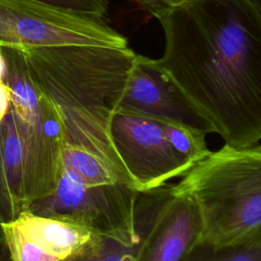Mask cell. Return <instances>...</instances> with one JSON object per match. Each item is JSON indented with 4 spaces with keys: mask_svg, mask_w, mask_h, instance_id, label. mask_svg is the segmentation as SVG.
I'll return each instance as SVG.
<instances>
[{
    "mask_svg": "<svg viewBox=\"0 0 261 261\" xmlns=\"http://www.w3.org/2000/svg\"><path fill=\"white\" fill-rule=\"evenodd\" d=\"M165 36L157 59L225 144L261 139L259 0H192L159 19Z\"/></svg>",
    "mask_w": 261,
    "mask_h": 261,
    "instance_id": "6da1fadb",
    "label": "cell"
},
{
    "mask_svg": "<svg viewBox=\"0 0 261 261\" xmlns=\"http://www.w3.org/2000/svg\"><path fill=\"white\" fill-rule=\"evenodd\" d=\"M30 76L55 107L63 132L62 169L87 186L136 191L109 136L136 53L128 47H18Z\"/></svg>",
    "mask_w": 261,
    "mask_h": 261,
    "instance_id": "7a4b0ae2",
    "label": "cell"
},
{
    "mask_svg": "<svg viewBox=\"0 0 261 261\" xmlns=\"http://www.w3.org/2000/svg\"><path fill=\"white\" fill-rule=\"evenodd\" d=\"M174 194L195 204L201 233L198 244L236 246L261 238V146L224 144L194 164Z\"/></svg>",
    "mask_w": 261,
    "mask_h": 261,
    "instance_id": "3957f363",
    "label": "cell"
},
{
    "mask_svg": "<svg viewBox=\"0 0 261 261\" xmlns=\"http://www.w3.org/2000/svg\"><path fill=\"white\" fill-rule=\"evenodd\" d=\"M127 47L126 39L101 19L34 0H0V47Z\"/></svg>",
    "mask_w": 261,
    "mask_h": 261,
    "instance_id": "277c9868",
    "label": "cell"
},
{
    "mask_svg": "<svg viewBox=\"0 0 261 261\" xmlns=\"http://www.w3.org/2000/svg\"><path fill=\"white\" fill-rule=\"evenodd\" d=\"M109 136L139 193L181 177L193 166L174 149L160 117L117 106L110 119Z\"/></svg>",
    "mask_w": 261,
    "mask_h": 261,
    "instance_id": "5b68a950",
    "label": "cell"
},
{
    "mask_svg": "<svg viewBox=\"0 0 261 261\" xmlns=\"http://www.w3.org/2000/svg\"><path fill=\"white\" fill-rule=\"evenodd\" d=\"M139 194L121 185L87 186L61 169L54 191L25 209L77 223L97 233H112L136 226Z\"/></svg>",
    "mask_w": 261,
    "mask_h": 261,
    "instance_id": "8992f818",
    "label": "cell"
},
{
    "mask_svg": "<svg viewBox=\"0 0 261 261\" xmlns=\"http://www.w3.org/2000/svg\"><path fill=\"white\" fill-rule=\"evenodd\" d=\"M118 107L169 118L206 134L213 133L207 120L176 87L157 60L136 54Z\"/></svg>",
    "mask_w": 261,
    "mask_h": 261,
    "instance_id": "52a82bcc",
    "label": "cell"
},
{
    "mask_svg": "<svg viewBox=\"0 0 261 261\" xmlns=\"http://www.w3.org/2000/svg\"><path fill=\"white\" fill-rule=\"evenodd\" d=\"M201 220L193 201L169 193L135 261H185L198 244Z\"/></svg>",
    "mask_w": 261,
    "mask_h": 261,
    "instance_id": "ba28073f",
    "label": "cell"
},
{
    "mask_svg": "<svg viewBox=\"0 0 261 261\" xmlns=\"http://www.w3.org/2000/svg\"><path fill=\"white\" fill-rule=\"evenodd\" d=\"M172 185L139 194L137 223L132 229L96 233L81 250L64 261H135Z\"/></svg>",
    "mask_w": 261,
    "mask_h": 261,
    "instance_id": "9c48e42d",
    "label": "cell"
},
{
    "mask_svg": "<svg viewBox=\"0 0 261 261\" xmlns=\"http://www.w3.org/2000/svg\"><path fill=\"white\" fill-rule=\"evenodd\" d=\"M2 226L6 237L21 240L57 261L72 256L97 233L77 223L35 214L27 209Z\"/></svg>",
    "mask_w": 261,
    "mask_h": 261,
    "instance_id": "30bf717a",
    "label": "cell"
},
{
    "mask_svg": "<svg viewBox=\"0 0 261 261\" xmlns=\"http://www.w3.org/2000/svg\"><path fill=\"white\" fill-rule=\"evenodd\" d=\"M0 154L8 189L19 213L25 207L24 149L19 120L11 107L0 122Z\"/></svg>",
    "mask_w": 261,
    "mask_h": 261,
    "instance_id": "8fae6325",
    "label": "cell"
},
{
    "mask_svg": "<svg viewBox=\"0 0 261 261\" xmlns=\"http://www.w3.org/2000/svg\"><path fill=\"white\" fill-rule=\"evenodd\" d=\"M160 118L174 149L193 165L209 154L205 132L176 120Z\"/></svg>",
    "mask_w": 261,
    "mask_h": 261,
    "instance_id": "7c38bea8",
    "label": "cell"
},
{
    "mask_svg": "<svg viewBox=\"0 0 261 261\" xmlns=\"http://www.w3.org/2000/svg\"><path fill=\"white\" fill-rule=\"evenodd\" d=\"M185 261H261V238L228 247L197 244Z\"/></svg>",
    "mask_w": 261,
    "mask_h": 261,
    "instance_id": "4fadbf2b",
    "label": "cell"
},
{
    "mask_svg": "<svg viewBox=\"0 0 261 261\" xmlns=\"http://www.w3.org/2000/svg\"><path fill=\"white\" fill-rule=\"evenodd\" d=\"M61 10L101 19L107 12V0H34Z\"/></svg>",
    "mask_w": 261,
    "mask_h": 261,
    "instance_id": "5bb4252c",
    "label": "cell"
},
{
    "mask_svg": "<svg viewBox=\"0 0 261 261\" xmlns=\"http://www.w3.org/2000/svg\"><path fill=\"white\" fill-rule=\"evenodd\" d=\"M17 214L18 210L13 202V199L8 189L2 158L0 154V222L6 223L15 218Z\"/></svg>",
    "mask_w": 261,
    "mask_h": 261,
    "instance_id": "9a60e30c",
    "label": "cell"
},
{
    "mask_svg": "<svg viewBox=\"0 0 261 261\" xmlns=\"http://www.w3.org/2000/svg\"><path fill=\"white\" fill-rule=\"evenodd\" d=\"M152 16L160 19L192 0H133Z\"/></svg>",
    "mask_w": 261,
    "mask_h": 261,
    "instance_id": "2e32d148",
    "label": "cell"
},
{
    "mask_svg": "<svg viewBox=\"0 0 261 261\" xmlns=\"http://www.w3.org/2000/svg\"><path fill=\"white\" fill-rule=\"evenodd\" d=\"M11 107V97L8 87L3 81H0V122L6 116Z\"/></svg>",
    "mask_w": 261,
    "mask_h": 261,
    "instance_id": "e0dca14e",
    "label": "cell"
},
{
    "mask_svg": "<svg viewBox=\"0 0 261 261\" xmlns=\"http://www.w3.org/2000/svg\"><path fill=\"white\" fill-rule=\"evenodd\" d=\"M0 261H12L1 222H0Z\"/></svg>",
    "mask_w": 261,
    "mask_h": 261,
    "instance_id": "ac0fdd59",
    "label": "cell"
},
{
    "mask_svg": "<svg viewBox=\"0 0 261 261\" xmlns=\"http://www.w3.org/2000/svg\"><path fill=\"white\" fill-rule=\"evenodd\" d=\"M6 73V60L0 47V81H3Z\"/></svg>",
    "mask_w": 261,
    "mask_h": 261,
    "instance_id": "d6986e66",
    "label": "cell"
}]
</instances>
